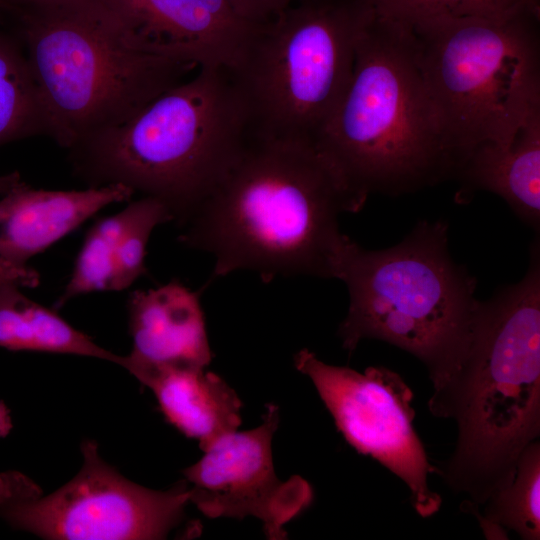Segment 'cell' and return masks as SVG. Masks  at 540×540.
<instances>
[{
	"label": "cell",
	"mask_w": 540,
	"mask_h": 540,
	"mask_svg": "<svg viewBox=\"0 0 540 540\" xmlns=\"http://www.w3.org/2000/svg\"><path fill=\"white\" fill-rule=\"evenodd\" d=\"M361 209L314 144L250 135L179 240L212 255L214 277L250 270L265 282L336 278L348 239L339 216Z\"/></svg>",
	"instance_id": "1"
},
{
	"label": "cell",
	"mask_w": 540,
	"mask_h": 540,
	"mask_svg": "<svg viewBox=\"0 0 540 540\" xmlns=\"http://www.w3.org/2000/svg\"><path fill=\"white\" fill-rule=\"evenodd\" d=\"M523 278L479 301L458 365L432 384L430 413L456 423L454 451L436 467L477 511L513 479L524 449L540 436V239Z\"/></svg>",
	"instance_id": "2"
},
{
	"label": "cell",
	"mask_w": 540,
	"mask_h": 540,
	"mask_svg": "<svg viewBox=\"0 0 540 540\" xmlns=\"http://www.w3.org/2000/svg\"><path fill=\"white\" fill-rule=\"evenodd\" d=\"M315 146L362 207L371 194L400 196L454 178L408 25L375 11Z\"/></svg>",
	"instance_id": "3"
},
{
	"label": "cell",
	"mask_w": 540,
	"mask_h": 540,
	"mask_svg": "<svg viewBox=\"0 0 540 540\" xmlns=\"http://www.w3.org/2000/svg\"><path fill=\"white\" fill-rule=\"evenodd\" d=\"M129 120L73 144V172L88 187L121 184L167 205L181 226L250 137L230 70L199 67Z\"/></svg>",
	"instance_id": "4"
},
{
	"label": "cell",
	"mask_w": 540,
	"mask_h": 540,
	"mask_svg": "<svg viewBox=\"0 0 540 540\" xmlns=\"http://www.w3.org/2000/svg\"><path fill=\"white\" fill-rule=\"evenodd\" d=\"M16 9L21 43L51 138L69 149L117 126L175 86L195 65L134 45L101 0H38Z\"/></svg>",
	"instance_id": "5"
},
{
	"label": "cell",
	"mask_w": 540,
	"mask_h": 540,
	"mask_svg": "<svg viewBox=\"0 0 540 540\" xmlns=\"http://www.w3.org/2000/svg\"><path fill=\"white\" fill-rule=\"evenodd\" d=\"M449 225L421 220L398 244L368 250L348 237L336 278L349 293L338 329L350 354L377 339L418 358L432 383L447 376L468 346L479 301L476 278L449 251Z\"/></svg>",
	"instance_id": "6"
},
{
	"label": "cell",
	"mask_w": 540,
	"mask_h": 540,
	"mask_svg": "<svg viewBox=\"0 0 540 540\" xmlns=\"http://www.w3.org/2000/svg\"><path fill=\"white\" fill-rule=\"evenodd\" d=\"M539 24L540 8L406 24L454 178L474 150L510 141L540 111Z\"/></svg>",
	"instance_id": "7"
},
{
	"label": "cell",
	"mask_w": 540,
	"mask_h": 540,
	"mask_svg": "<svg viewBox=\"0 0 540 540\" xmlns=\"http://www.w3.org/2000/svg\"><path fill=\"white\" fill-rule=\"evenodd\" d=\"M369 0H295L259 24L231 72L250 134L315 145L343 98Z\"/></svg>",
	"instance_id": "8"
},
{
	"label": "cell",
	"mask_w": 540,
	"mask_h": 540,
	"mask_svg": "<svg viewBox=\"0 0 540 540\" xmlns=\"http://www.w3.org/2000/svg\"><path fill=\"white\" fill-rule=\"evenodd\" d=\"M78 473L50 494L17 471L0 472V518L44 539H165L190 503L186 480L161 491L132 482L85 440Z\"/></svg>",
	"instance_id": "9"
},
{
	"label": "cell",
	"mask_w": 540,
	"mask_h": 540,
	"mask_svg": "<svg viewBox=\"0 0 540 540\" xmlns=\"http://www.w3.org/2000/svg\"><path fill=\"white\" fill-rule=\"evenodd\" d=\"M294 365L312 381L346 442L406 484L417 514H436L442 498L428 483L436 467L413 428V393L403 378L383 366L361 373L327 364L308 349L296 353Z\"/></svg>",
	"instance_id": "10"
},
{
	"label": "cell",
	"mask_w": 540,
	"mask_h": 540,
	"mask_svg": "<svg viewBox=\"0 0 540 540\" xmlns=\"http://www.w3.org/2000/svg\"><path fill=\"white\" fill-rule=\"evenodd\" d=\"M279 408L268 404L262 423L229 433L183 471L190 503L209 518L255 517L270 539H285V525L307 509L313 489L300 476L280 479L274 469L272 439Z\"/></svg>",
	"instance_id": "11"
},
{
	"label": "cell",
	"mask_w": 540,
	"mask_h": 540,
	"mask_svg": "<svg viewBox=\"0 0 540 540\" xmlns=\"http://www.w3.org/2000/svg\"><path fill=\"white\" fill-rule=\"evenodd\" d=\"M139 49L199 67L239 64L260 23L229 0H101Z\"/></svg>",
	"instance_id": "12"
},
{
	"label": "cell",
	"mask_w": 540,
	"mask_h": 540,
	"mask_svg": "<svg viewBox=\"0 0 540 540\" xmlns=\"http://www.w3.org/2000/svg\"><path fill=\"white\" fill-rule=\"evenodd\" d=\"M132 349L121 365L135 378L168 367H207L212 360L199 297L171 281L136 290L127 303Z\"/></svg>",
	"instance_id": "13"
},
{
	"label": "cell",
	"mask_w": 540,
	"mask_h": 540,
	"mask_svg": "<svg viewBox=\"0 0 540 540\" xmlns=\"http://www.w3.org/2000/svg\"><path fill=\"white\" fill-rule=\"evenodd\" d=\"M133 195L121 184L63 191L34 189L24 182L0 200V259L26 266L98 211Z\"/></svg>",
	"instance_id": "14"
},
{
	"label": "cell",
	"mask_w": 540,
	"mask_h": 540,
	"mask_svg": "<svg viewBox=\"0 0 540 540\" xmlns=\"http://www.w3.org/2000/svg\"><path fill=\"white\" fill-rule=\"evenodd\" d=\"M456 200L464 203L477 191L501 197L537 234L540 230V111L531 115L510 141L474 150L456 174Z\"/></svg>",
	"instance_id": "15"
},
{
	"label": "cell",
	"mask_w": 540,
	"mask_h": 540,
	"mask_svg": "<svg viewBox=\"0 0 540 540\" xmlns=\"http://www.w3.org/2000/svg\"><path fill=\"white\" fill-rule=\"evenodd\" d=\"M154 394L165 419L202 451L241 424L236 391L207 367H168L136 378Z\"/></svg>",
	"instance_id": "16"
},
{
	"label": "cell",
	"mask_w": 540,
	"mask_h": 540,
	"mask_svg": "<svg viewBox=\"0 0 540 540\" xmlns=\"http://www.w3.org/2000/svg\"><path fill=\"white\" fill-rule=\"evenodd\" d=\"M18 285L0 284V347L97 358L120 365L122 356L97 345L54 311L26 297Z\"/></svg>",
	"instance_id": "17"
},
{
	"label": "cell",
	"mask_w": 540,
	"mask_h": 540,
	"mask_svg": "<svg viewBox=\"0 0 540 540\" xmlns=\"http://www.w3.org/2000/svg\"><path fill=\"white\" fill-rule=\"evenodd\" d=\"M51 138L50 121L23 47L0 29V146Z\"/></svg>",
	"instance_id": "18"
},
{
	"label": "cell",
	"mask_w": 540,
	"mask_h": 540,
	"mask_svg": "<svg viewBox=\"0 0 540 540\" xmlns=\"http://www.w3.org/2000/svg\"><path fill=\"white\" fill-rule=\"evenodd\" d=\"M483 513H474L487 539H508L515 531L524 540L540 539V444L530 443L522 452L515 475L493 494Z\"/></svg>",
	"instance_id": "19"
},
{
	"label": "cell",
	"mask_w": 540,
	"mask_h": 540,
	"mask_svg": "<svg viewBox=\"0 0 540 540\" xmlns=\"http://www.w3.org/2000/svg\"><path fill=\"white\" fill-rule=\"evenodd\" d=\"M128 211L98 220L88 231L75 266L56 306L91 292L112 290L117 248L127 224Z\"/></svg>",
	"instance_id": "20"
},
{
	"label": "cell",
	"mask_w": 540,
	"mask_h": 540,
	"mask_svg": "<svg viewBox=\"0 0 540 540\" xmlns=\"http://www.w3.org/2000/svg\"><path fill=\"white\" fill-rule=\"evenodd\" d=\"M128 220L114 262L112 290L130 287L146 273V246L154 228L173 221L170 209L161 200L142 196L127 207Z\"/></svg>",
	"instance_id": "21"
},
{
	"label": "cell",
	"mask_w": 540,
	"mask_h": 540,
	"mask_svg": "<svg viewBox=\"0 0 540 540\" xmlns=\"http://www.w3.org/2000/svg\"><path fill=\"white\" fill-rule=\"evenodd\" d=\"M380 16L404 23L441 16L495 17L528 8L539 0H369Z\"/></svg>",
	"instance_id": "22"
},
{
	"label": "cell",
	"mask_w": 540,
	"mask_h": 540,
	"mask_svg": "<svg viewBox=\"0 0 540 540\" xmlns=\"http://www.w3.org/2000/svg\"><path fill=\"white\" fill-rule=\"evenodd\" d=\"M237 12L255 23L268 21L295 0H229Z\"/></svg>",
	"instance_id": "23"
},
{
	"label": "cell",
	"mask_w": 540,
	"mask_h": 540,
	"mask_svg": "<svg viewBox=\"0 0 540 540\" xmlns=\"http://www.w3.org/2000/svg\"><path fill=\"white\" fill-rule=\"evenodd\" d=\"M13 283L20 287H36L39 283L38 273L26 266H18L0 259V284Z\"/></svg>",
	"instance_id": "24"
},
{
	"label": "cell",
	"mask_w": 540,
	"mask_h": 540,
	"mask_svg": "<svg viewBox=\"0 0 540 540\" xmlns=\"http://www.w3.org/2000/svg\"><path fill=\"white\" fill-rule=\"evenodd\" d=\"M24 181L21 179L19 172H12L0 176V194L5 195L14 188L20 186Z\"/></svg>",
	"instance_id": "25"
},
{
	"label": "cell",
	"mask_w": 540,
	"mask_h": 540,
	"mask_svg": "<svg viewBox=\"0 0 540 540\" xmlns=\"http://www.w3.org/2000/svg\"><path fill=\"white\" fill-rule=\"evenodd\" d=\"M12 429L11 414L8 407L0 400V438L7 436Z\"/></svg>",
	"instance_id": "26"
},
{
	"label": "cell",
	"mask_w": 540,
	"mask_h": 540,
	"mask_svg": "<svg viewBox=\"0 0 540 540\" xmlns=\"http://www.w3.org/2000/svg\"><path fill=\"white\" fill-rule=\"evenodd\" d=\"M34 1H38V0H0L1 2L0 7L5 6V5L29 3V2H34Z\"/></svg>",
	"instance_id": "27"
},
{
	"label": "cell",
	"mask_w": 540,
	"mask_h": 540,
	"mask_svg": "<svg viewBox=\"0 0 540 540\" xmlns=\"http://www.w3.org/2000/svg\"><path fill=\"white\" fill-rule=\"evenodd\" d=\"M0 5H1V2H0Z\"/></svg>",
	"instance_id": "28"
}]
</instances>
